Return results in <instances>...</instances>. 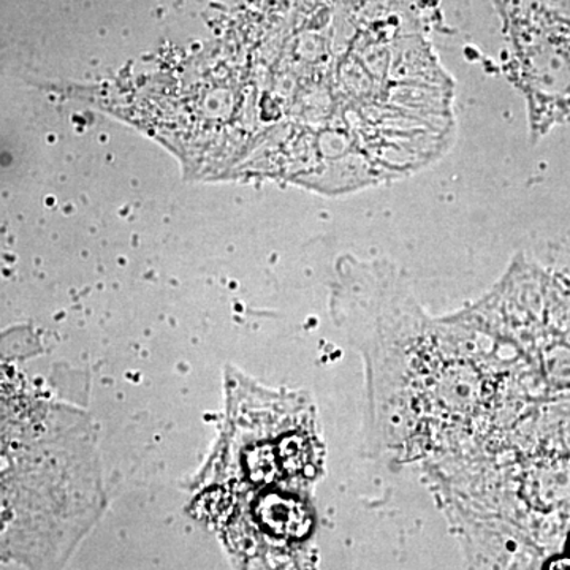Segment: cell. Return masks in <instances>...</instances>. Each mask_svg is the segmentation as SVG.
<instances>
[{"instance_id":"cell-1","label":"cell","mask_w":570,"mask_h":570,"mask_svg":"<svg viewBox=\"0 0 570 570\" xmlns=\"http://www.w3.org/2000/svg\"><path fill=\"white\" fill-rule=\"evenodd\" d=\"M258 530L279 542H303L314 528V517L302 498L284 491L262 493L254 504Z\"/></svg>"},{"instance_id":"cell-2","label":"cell","mask_w":570,"mask_h":570,"mask_svg":"<svg viewBox=\"0 0 570 570\" xmlns=\"http://www.w3.org/2000/svg\"><path fill=\"white\" fill-rule=\"evenodd\" d=\"M543 570H570V554L569 557L553 558V560L547 562Z\"/></svg>"},{"instance_id":"cell-3","label":"cell","mask_w":570,"mask_h":570,"mask_svg":"<svg viewBox=\"0 0 570 570\" xmlns=\"http://www.w3.org/2000/svg\"><path fill=\"white\" fill-rule=\"evenodd\" d=\"M568 549H569V554H570V538H569V542H568Z\"/></svg>"}]
</instances>
